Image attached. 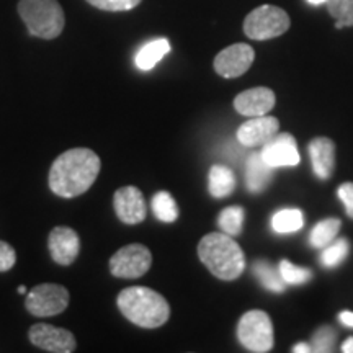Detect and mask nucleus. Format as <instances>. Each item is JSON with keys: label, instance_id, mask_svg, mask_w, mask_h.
<instances>
[{"label": "nucleus", "instance_id": "nucleus-3", "mask_svg": "<svg viewBox=\"0 0 353 353\" xmlns=\"http://www.w3.org/2000/svg\"><path fill=\"white\" fill-rule=\"evenodd\" d=\"M118 307L132 324L143 329H157L170 317V306L162 294L145 286H130L118 294Z\"/></svg>", "mask_w": 353, "mask_h": 353}, {"label": "nucleus", "instance_id": "nucleus-32", "mask_svg": "<svg viewBox=\"0 0 353 353\" xmlns=\"http://www.w3.org/2000/svg\"><path fill=\"white\" fill-rule=\"evenodd\" d=\"M339 319H341L342 324L348 325V327H353V312L352 311H343L339 314Z\"/></svg>", "mask_w": 353, "mask_h": 353}, {"label": "nucleus", "instance_id": "nucleus-35", "mask_svg": "<svg viewBox=\"0 0 353 353\" xmlns=\"http://www.w3.org/2000/svg\"><path fill=\"white\" fill-rule=\"evenodd\" d=\"M311 6H322V3H327V0H306Z\"/></svg>", "mask_w": 353, "mask_h": 353}, {"label": "nucleus", "instance_id": "nucleus-28", "mask_svg": "<svg viewBox=\"0 0 353 353\" xmlns=\"http://www.w3.org/2000/svg\"><path fill=\"white\" fill-rule=\"evenodd\" d=\"M335 337H337V334H335V330L330 325H324V327L317 329L316 334L312 335V350L332 352Z\"/></svg>", "mask_w": 353, "mask_h": 353}, {"label": "nucleus", "instance_id": "nucleus-1", "mask_svg": "<svg viewBox=\"0 0 353 353\" xmlns=\"http://www.w3.org/2000/svg\"><path fill=\"white\" fill-rule=\"evenodd\" d=\"M100 157L87 148L69 149L52 162L50 188L61 198H76L94 185L100 172Z\"/></svg>", "mask_w": 353, "mask_h": 353}, {"label": "nucleus", "instance_id": "nucleus-7", "mask_svg": "<svg viewBox=\"0 0 353 353\" xmlns=\"http://www.w3.org/2000/svg\"><path fill=\"white\" fill-rule=\"evenodd\" d=\"M25 306L37 317L57 316L69 306V291L56 283L38 285L26 294Z\"/></svg>", "mask_w": 353, "mask_h": 353}, {"label": "nucleus", "instance_id": "nucleus-18", "mask_svg": "<svg viewBox=\"0 0 353 353\" xmlns=\"http://www.w3.org/2000/svg\"><path fill=\"white\" fill-rule=\"evenodd\" d=\"M170 43L167 38L152 39V41L145 43L141 50L136 52L134 64L139 70H151L164 59L170 52Z\"/></svg>", "mask_w": 353, "mask_h": 353}, {"label": "nucleus", "instance_id": "nucleus-20", "mask_svg": "<svg viewBox=\"0 0 353 353\" xmlns=\"http://www.w3.org/2000/svg\"><path fill=\"white\" fill-rule=\"evenodd\" d=\"M254 275L257 276L260 285L272 293H283L286 290V283L280 275V270L268 263L267 260H255L252 265Z\"/></svg>", "mask_w": 353, "mask_h": 353}, {"label": "nucleus", "instance_id": "nucleus-29", "mask_svg": "<svg viewBox=\"0 0 353 353\" xmlns=\"http://www.w3.org/2000/svg\"><path fill=\"white\" fill-rule=\"evenodd\" d=\"M87 2L105 12H126L138 7L141 0H87Z\"/></svg>", "mask_w": 353, "mask_h": 353}, {"label": "nucleus", "instance_id": "nucleus-25", "mask_svg": "<svg viewBox=\"0 0 353 353\" xmlns=\"http://www.w3.org/2000/svg\"><path fill=\"white\" fill-rule=\"evenodd\" d=\"M348 252H350V244H348L347 239H339L335 242L332 241L329 245L322 249L321 263L327 268L339 267L347 259Z\"/></svg>", "mask_w": 353, "mask_h": 353}, {"label": "nucleus", "instance_id": "nucleus-19", "mask_svg": "<svg viewBox=\"0 0 353 353\" xmlns=\"http://www.w3.org/2000/svg\"><path fill=\"white\" fill-rule=\"evenodd\" d=\"M236 188V176L226 165L216 164L210 169L208 190L213 198H226Z\"/></svg>", "mask_w": 353, "mask_h": 353}, {"label": "nucleus", "instance_id": "nucleus-5", "mask_svg": "<svg viewBox=\"0 0 353 353\" xmlns=\"http://www.w3.org/2000/svg\"><path fill=\"white\" fill-rule=\"evenodd\" d=\"M291 21L283 8L275 6H260L244 20V33L255 41H265L288 32Z\"/></svg>", "mask_w": 353, "mask_h": 353}, {"label": "nucleus", "instance_id": "nucleus-14", "mask_svg": "<svg viewBox=\"0 0 353 353\" xmlns=\"http://www.w3.org/2000/svg\"><path fill=\"white\" fill-rule=\"evenodd\" d=\"M278 130H280V121L275 117H267V114L255 117L241 125L237 130V141L244 148H257L278 134Z\"/></svg>", "mask_w": 353, "mask_h": 353}, {"label": "nucleus", "instance_id": "nucleus-11", "mask_svg": "<svg viewBox=\"0 0 353 353\" xmlns=\"http://www.w3.org/2000/svg\"><path fill=\"white\" fill-rule=\"evenodd\" d=\"M262 157L273 169L276 167H294L299 164V152L296 141L288 132L275 134L262 145Z\"/></svg>", "mask_w": 353, "mask_h": 353}, {"label": "nucleus", "instance_id": "nucleus-4", "mask_svg": "<svg viewBox=\"0 0 353 353\" xmlns=\"http://www.w3.org/2000/svg\"><path fill=\"white\" fill-rule=\"evenodd\" d=\"M19 13L32 37L54 39L63 33L65 19L57 0H20Z\"/></svg>", "mask_w": 353, "mask_h": 353}, {"label": "nucleus", "instance_id": "nucleus-17", "mask_svg": "<svg viewBox=\"0 0 353 353\" xmlns=\"http://www.w3.org/2000/svg\"><path fill=\"white\" fill-rule=\"evenodd\" d=\"M273 167L263 161L262 154L254 152L247 157L245 164V185L252 193H259L270 183Z\"/></svg>", "mask_w": 353, "mask_h": 353}, {"label": "nucleus", "instance_id": "nucleus-12", "mask_svg": "<svg viewBox=\"0 0 353 353\" xmlns=\"http://www.w3.org/2000/svg\"><path fill=\"white\" fill-rule=\"evenodd\" d=\"M50 252L57 265H72L81 252V241L77 232L68 226H57L50 234Z\"/></svg>", "mask_w": 353, "mask_h": 353}, {"label": "nucleus", "instance_id": "nucleus-24", "mask_svg": "<svg viewBox=\"0 0 353 353\" xmlns=\"http://www.w3.org/2000/svg\"><path fill=\"white\" fill-rule=\"evenodd\" d=\"M218 224L228 236H239L242 232V226H244V210L241 206H228L219 213Z\"/></svg>", "mask_w": 353, "mask_h": 353}, {"label": "nucleus", "instance_id": "nucleus-16", "mask_svg": "<svg viewBox=\"0 0 353 353\" xmlns=\"http://www.w3.org/2000/svg\"><path fill=\"white\" fill-rule=\"evenodd\" d=\"M312 170L321 180H327L335 167V144L329 138H316L309 143Z\"/></svg>", "mask_w": 353, "mask_h": 353}, {"label": "nucleus", "instance_id": "nucleus-10", "mask_svg": "<svg viewBox=\"0 0 353 353\" xmlns=\"http://www.w3.org/2000/svg\"><path fill=\"white\" fill-rule=\"evenodd\" d=\"M34 347L51 353H70L76 350L77 342L68 329L54 327L51 324H34L28 332Z\"/></svg>", "mask_w": 353, "mask_h": 353}, {"label": "nucleus", "instance_id": "nucleus-31", "mask_svg": "<svg viewBox=\"0 0 353 353\" xmlns=\"http://www.w3.org/2000/svg\"><path fill=\"white\" fill-rule=\"evenodd\" d=\"M337 195L342 200L343 206H345L347 216L353 219V183H342L341 187L337 188Z\"/></svg>", "mask_w": 353, "mask_h": 353}, {"label": "nucleus", "instance_id": "nucleus-27", "mask_svg": "<svg viewBox=\"0 0 353 353\" xmlns=\"http://www.w3.org/2000/svg\"><path fill=\"white\" fill-rule=\"evenodd\" d=\"M278 270L286 285H304L312 278V272L309 268L296 267L290 260H281Z\"/></svg>", "mask_w": 353, "mask_h": 353}, {"label": "nucleus", "instance_id": "nucleus-8", "mask_svg": "<svg viewBox=\"0 0 353 353\" xmlns=\"http://www.w3.org/2000/svg\"><path fill=\"white\" fill-rule=\"evenodd\" d=\"M152 263L151 250L143 244H130L121 247L110 259V272L117 278L134 280L148 273Z\"/></svg>", "mask_w": 353, "mask_h": 353}, {"label": "nucleus", "instance_id": "nucleus-2", "mask_svg": "<svg viewBox=\"0 0 353 353\" xmlns=\"http://www.w3.org/2000/svg\"><path fill=\"white\" fill-rule=\"evenodd\" d=\"M198 257L216 278L224 281L239 278L245 268L239 244L224 232H211L203 237L198 244Z\"/></svg>", "mask_w": 353, "mask_h": 353}, {"label": "nucleus", "instance_id": "nucleus-21", "mask_svg": "<svg viewBox=\"0 0 353 353\" xmlns=\"http://www.w3.org/2000/svg\"><path fill=\"white\" fill-rule=\"evenodd\" d=\"M342 228V221L339 218H327L322 219L321 223H317L314 229L311 231L309 236V242L314 249H324L325 245H329L330 242L335 239L339 231Z\"/></svg>", "mask_w": 353, "mask_h": 353}, {"label": "nucleus", "instance_id": "nucleus-36", "mask_svg": "<svg viewBox=\"0 0 353 353\" xmlns=\"http://www.w3.org/2000/svg\"><path fill=\"white\" fill-rule=\"evenodd\" d=\"M19 293H20V294H25V293H26V286H23V285L19 286Z\"/></svg>", "mask_w": 353, "mask_h": 353}, {"label": "nucleus", "instance_id": "nucleus-15", "mask_svg": "<svg viewBox=\"0 0 353 353\" xmlns=\"http://www.w3.org/2000/svg\"><path fill=\"white\" fill-rule=\"evenodd\" d=\"M276 103V97L273 90L267 87H255L242 92L234 99V108L239 114L244 117L255 118L263 117L268 112H272Z\"/></svg>", "mask_w": 353, "mask_h": 353}, {"label": "nucleus", "instance_id": "nucleus-13", "mask_svg": "<svg viewBox=\"0 0 353 353\" xmlns=\"http://www.w3.org/2000/svg\"><path fill=\"white\" fill-rule=\"evenodd\" d=\"M117 216L125 224H139L145 218V200L139 188L123 187L113 196Z\"/></svg>", "mask_w": 353, "mask_h": 353}, {"label": "nucleus", "instance_id": "nucleus-22", "mask_svg": "<svg viewBox=\"0 0 353 353\" xmlns=\"http://www.w3.org/2000/svg\"><path fill=\"white\" fill-rule=\"evenodd\" d=\"M304 226V214L301 210L290 208L280 210L273 214L272 228L278 234H290L296 232Z\"/></svg>", "mask_w": 353, "mask_h": 353}, {"label": "nucleus", "instance_id": "nucleus-26", "mask_svg": "<svg viewBox=\"0 0 353 353\" xmlns=\"http://www.w3.org/2000/svg\"><path fill=\"white\" fill-rule=\"evenodd\" d=\"M327 8L335 20V28L353 26V0H327Z\"/></svg>", "mask_w": 353, "mask_h": 353}, {"label": "nucleus", "instance_id": "nucleus-9", "mask_svg": "<svg viewBox=\"0 0 353 353\" xmlns=\"http://www.w3.org/2000/svg\"><path fill=\"white\" fill-rule=\"evenodd\" d=\"M255 52L252 46L245 43H236L223 50L214 57V70L221 77L234 79L250 69L254 63Z\"/></svg>", "mask_w": 353, "mask_h": 353}, {"label": "nucleus", "instance_id": "nucleus-33", "mask_svg": "<svg viewBox=\"0 0 353 353\" xmlns=\"http://www.w3.org/2000/svg\"><path fill=\"white\" fill-rule=\"evenodd\" d=\"M293 352H294V353H306V352H312V347L306 345V343H298V345H294Z\"/></svg>", "mask_w": 353, "mask_h": 353}, {"label": "nucleus", "instance_id": "nucleus-6", "mask_svg": "<svg viewBox=\"0 0 353 353\" xmlns=\"http://www.w3.org/2000/svg\"><path fill=\"white\" fill-rule=\"evenodd\" d=\"M237 339L249 352L263 353L270 350L273 347V325L267 312L259 309L245 312L237 324Z\"/></svg>", "mask_w": 353, "mask_h": 353}, {"label": "nucleus", "instance_id": "nucleus-23", "mask_svg": "<svg viewBox=\"0 0 353 353\" xmlns=\"http://www.w3.org/2000/svg\"><path fill=\"white\" fill-rule=\"evenodd\" d=\"M152 211L162 223H174L179 218V208L169 192H159L152 198Z\"/></svg>", "mask_w": 353, "mask_h": 353}, {"label": "nucleus", "instance_id": "nucleus-34", "mask_svg": "<svg viewBox=\"0 0 353 353\" xmlns=\"http://www.w3.org/2000/svg\"><path fill=\"white\" fill-rule=\"evenodd\" d=\"M342 352H343V353H353V337L347 339V341L343 342Z\"/></svg>", "mask_w": 353, "mask_h": 353}, {"label": "nucleus", "instance_id": "nucleus-30", "mask_svg": "<svg viewBox=\"0 0 353 353\" xmlns=\"http://www.w3.org/2000/svg\"><path fill=\"white\" fill-rule=\"evenodd\" d=\"M17 254L15 249L6 241H0V272H7L15 265Z\"/></svg>", "mask_w": 353, "mask_h": 353}]
</instances>
